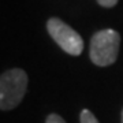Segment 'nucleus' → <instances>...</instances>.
I'll use <instances>...</instances> for the list:
<instances>
[{"label": "nucleus", "mask_w": 123, "mask_h": 123, "mask_svg": "<svg viewBox=\"0 0 123 123\" xmlns=\"http://www.w3.org/2000/svg\"><path fill=\"white\" fill-rule=\"evenodd\" d=\"M47 29L49 31V36L55 40V43L64 52L70 53L73 56H78L82 53V49H84L82 37L62 19H59V18L48 19Z\"/></svg>", "instance_id": "7ed1b4c3"}, {"label": "nucleus", "mask_w": 123, "mask_h": 123, "mask_svg": "<svg viewBox=\"0 0 123 123\" xmlns=\"http://www.w3.org/2000/svg\"><path fill=\"white\" fill-rule=\"evenodd\" d=\"M45 123H66V122H64V119L62 118V116H59V115L51 114V115H48Z\"/></svg>", "instance_id": "39448f33"}, {"label": "nucleus", "mask_w": 123, "mask_h": 123, "mask_svg": "<svg viewBox=\"0 0 123 123\" xmlns=\"http://www.w3.org/2000/svg\"><path fill=\"white\" fill-rule=\"evenodd\" d=\"M120 36L112 29H105L94 33L90 40V60L100 67L114 64L118 59Z\"/></svg>", "instance_id": "f257e3e1"}, {"label": "nucleus", "mask_w": 123, "mask_h": 123, "mask_svg": "<svg viewBox=\"0 0 123 123\" xmlns=\"http://www.w3.org/2000/svg\"><path fill=\"white\" fill-rule=\"evenodd\" d=\"M97 3L103 7H107V8H110V7H114L116 3H118V0H97Z\"/></svg>", "instance_id": "423d86ee"}, {"label": "nucleus", "mask_w": 123, "mask_h": 123, "mask_svg": "<svg viewBox=\"0 0 123 123\" xmlns=\"http://www.w3.org/2000/svg\"><path fill=\"white\" fill-rule=\"evenodd\" d=\"M79 119H81V123H100L98 120H97V118L89 110H82L81 111Z\"/></svg>", "instance_id": "20e7f679"}, {"label": "nucleus", "mask_w": 123, "mask_h": 123, "mask_svg": "<svg viewBox=\"0 0 123 123\" xmlns=\"http://www.w3.org/2000/svg\"><path fill=\"white\" fill-rule=\"evenodd\" d=\"M27 90V75L21 68H11L0 78V108L10 111L23 100Z\"/></svg>", "instance_id": "f03ea898"}, {"label": "nucleus", "mask_w": 123, "mask_h": 123, "mask_svg": "<svg viewBox=\"0 0 123 123\" xmlns=\"http://www.w3.org/2000/svg\"><path fill=\"white\" fill-rule=\"evenodd\" d=\"M122 123H123V111H122Z\"/></svg>", "instance_id": "0eeeda50"}]
</instances>
